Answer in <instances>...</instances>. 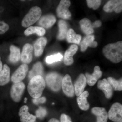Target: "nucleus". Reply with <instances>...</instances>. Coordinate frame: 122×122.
Here are the masks:
<instances>
[{
	"label": "nucleus",
	"mask_w": 122,
	"mask_h": 122,
	"mask_svg": "<svg viewBox=\"0 0 122 122\" xmlns=\"http://www.w3.org/2000/svg\"><path fill=\"white\" fill-rule=\"evenodd\" d=\"M32 100L34 104L38 105L40 103H43L45 102L46 99L45 97H42L37 98H33Z\"/></svg>",
	"instance_id": "nucleus-34"
},
{
	"label": "nucleus",
	"mask_w": 122,
	"mask_h": 122,
	"mask_svg": "<svg viewBox=\"0 0 122 122\" xmlns=\"http://www.w3.org/2000/svg\"><path fill=\"white\" fill-rule=\"evenodd\" d=\"M86 1L88 7L92 8L94 10L98 8L101 3V1L100 0H87Z\"/></svg>",
	"instance_id": "nucleus-31"
},
{
	"label": "nucleus",
	"mask_w": 122,
	"mask_h": 122,
	"mask_svg": "<svg viewBox=\"0 0 122 122\" xmlns=\"http://www.w3.org/2000/svg\"><path fill=\"white\" fill-rule=\"evenodd\" d=\"M27 99H28V98H25V99H24V102L26 103Z\"/></svg>",
	"instance_id": "nucleus-39"
},
{
	"label": "nucleus",
	"mask_w": 122,
	"mask_h": 122,
	"mask_svg": "<svg viewBox=\"0 0 122 122\" xmlns=\"http://www.w3.org/2000/svg\"><path fill=\"white\" fill-rule=\"evenodd\" d=\"M2 68H3V66H2V63L1 60V57H0V72L2 70Z\"/></svg>",
	"instance_id": "nucleus-38"
},
{
	"label": "nucleus",
	"mask_w": 122,
	"mask_h": 122,
	"mask_svg": "<svg viewBox=\"0 0 122 122\" xmlns=\"http://www.w3.org/2000/svg\"><path fill=\"white\" fill-rule=\"evenodd\" d=\"M9 26L7 23L0 20V34H2L6 32L8 30Z\"/></svg>",
	"instance_id": "nucleus-33"
},
{
	"label": "nucleus",
	"mask_w": 122,
	"mask_h": 122,
	"mask_svg": "<svg viewBox=\"0 0 122 122\" xmlns=\"http://www.w3.org/2000/svg\"><path fill=\"white\" fill-rule=\"evenodd\" d=\"M41 14V10L39 7H32L22 20V26L25 28L30 27L39 20Z\"/></svg>",
	"instance_id": "nucleus-3"
},
{
	"label": "nucleus",
	"mask_w": 122,
	"mask_h": 122,
	"mask_svg": "<svg viewBox=\"0 0 122 122\" xmlns=\"http://www.w3.org/2000/svg\"><path fill=\"white\" fill-rule=\"evenodd\" d=\"M94 36L93 35H88L84 38L81 44V50L84 52L88 46L91 48H96L98 46L97 42L94 41Z\"/></svg>",
	"instance_id": "nucleus-19"
},
{
	"label": "nucleus",
	"mask_w": 122,
	"mask_h": 122,
	"mask_svg": "<svg viewBox=\"0 0 122 122\" xmlns=\"http://www.w3.org/2000/svg\"><path fill=\"white\" fill-rule=\"evenodd\" d=\"M10 54L9 57V61L12 63H16L21 57L20 51L19 48L15 46L11 45L10 47Z\"/></svg>",
	"instance_id": "nucleus-24"
},
{
	"label": "nucleus",
	"mask_w": 122,
	"mask_h": 122,
	"mask_svg": "<svg viewBox=\"0 0 122 122\" xmlns=\"http://www.w3.org/2000/svg\"><path fill=\"white\" fill-rule=\"evenodd\" d=\"M92 113L96 116L97 122H107L108 115L106 109L103 107H94L92 109Z\"/></svg>",
	"instance_id": "nucleus-17"
},
{
	"label": "nucleus",
	"mask_w": 122,
	"mask_h": 122,
	"mask_svg": "<svg viewBox=\"0 0 122 122\" xmlns=\"http://www.w3.org/2000/svg\"><path fill=\"white\" fill-rule=\"evenodd\" d=\"M102 75V72L100 71V67L98 66H96L95 67L94 72L92 74H90L87 73L85 74V76L88 85L92 86L96 83Z\"/></svg>",
	"instance_id": "nucleus-14"
},
{
	"label": "nucleus",
	"mask_w": 122,
	"mask_h": 122,
	"mask_svg": "<svg viewBox=\"0 0 122 122\" xmlns=\"http://www.w3.org/2000/svg\"><path fill=\"white\" fill-rule=\"evenodd\" d=\"M45 30L44 28L39 26H30L24 32L25 35L26 36L36 33L40 36L45 35Z\"/></svg>",
	"instance_id": "nucleus-27"
},
{
	"label": "nucleus",
	"mask_w": 122,
	"mask_h": 122,
	"mask_svg": "<svg viewBox=\"0 0 122 122\" xmlns=\"http://www.w3.org/2000/svg\"><path fill=\"white\" fill-rule=\"evenodd\" d=\"M103 52L106 57L114 63L120 62L122 60V42H117L105 46Z\"/></svg>",
	"instance_id": "nucleus-1"
},
{
	"label": "nucleus",
	"mask_w": 122,
	"mask_h": 122,
	"mask_svg": "<svg viewBox=\"0 0 122 122\" xmlns=\"http://www.w3.org/2000/svg\"><path fill=\"white\" fill-rule=\"evenodd\" d=\"M63 57L62 55L59 53L53 55L48 56L46 58V61L48 64H51L61 61Z\"/></svg>",
	"instance_id": "nucleus-30"
},
{
	"label": "nucleus",
	"mask_w": 122,
	"mask_h": 122,
	"mask_svg": "<svg viewBox=\"0 0 122 122\" xmlns=\"http://www.w3.org/2000/svg\"><path fill=\"white\" fill-rule=\"evenodd\" d=\"M33 46L30 44H26L24 45L21 55V59L25 64L30 63L33 59Z\"/></svg>",
	"instance_id": "nucleus-11"
},
{
	"label": "nucleus",
	"mask_w": 122,
	"mask_h": 122,
	"mask_svg": "<svg viewBox=\"0 0 122 122\" xmlns=\"http://www.w3.org/2000/svg\"><path fill=\"white\" fill-rule=\"evenodd\" d=\"M107 81L111 86L113 89L116 91H121L122 90V78L118 80H117L113 78L109 77L107 78Z\"/></svg>",
	"instance_id": "nucleus-29"
},
{
	"label": "nucleus",
	"mask_w": 122,
	"mask_h": 122,
	"mask_svg": "<svg viewBox=\"0 0 122 122\" xmlns=\"http://www.w3.org/2000/svg\"><path fill=\"white\" fill-rule=\"evenodd\" d=\"M10 68L6 64H5L1 71L0 72V86L8 84L10 80Z\"/></svg>",
	"instance_id": "nucleus-22"
},
{
	"label": "nucleus",
	"mask_w": 122,
	"mask_h": 122,
	"mask_svg": "<svg viewBox=\"0 0 122 122\" xmlns=\"http://www.w3.org/2000/svg\"><path fill=\"white\" fill-rule=\"evenodd\" d=\"M79 24L82 30L85 34L88 35H91L94 33L92 24L89 19L83 18L80 21Z\"/></svg>",
	"instance_id": "nucleus-23"
},
{
	"label": "nucleus",
	"mask_w": 122,
	"mask_h": 122,
	"mask_svg": "<svg viewBox=\"0 0 122 122\" xmlns=\"http://www.w3.org/2000/svg\"><path fill=\"white\" fill-rule=\"evenodd\" d=\"M101 25H102V23H101V21L99 20L96 21L92 24V26L93 28L100 27Z\"/></svg>",
	"instance_id": "nucleus-36"
},
{
	"label": "nucleus",
	"mask_w": 122,
	"mask_h": 122,
	"mask_svg": "<svg viewBox=\"0 0 122 122\" xmlns=\"http://www.w3.org/2000/svg\"><path fill=\"white\" fill-rule=\"evenodd\" d=\"M78 47L76 45H73L66 51L64 57V62L66 65H71L74 62L73 56L77 51Z\"/></svg>",
	"instance_id": "nucleus-16"
},
{
	"label": "nucleus",
	"mask_w": 122,
	"mask_h": 122,
	"mask_svg": "<svg viewBox=\"0 0 122 122\" xmlns=\"http://www.w3.org/2000/svg\"><path fill=\"white\" fill-rule=\"evenodd\" d=\"M60 119L61 122H72L69 116L65 114H63L61 115Z\"/></svg>",
	"instance_id": "nucleus-35"
},
{
	"label": "nucleus",
	"mask_w": 122,
	"mask_h": 122,
	"mask_svg": "<svg viewBox=\"0 0 122 122\" xmlns=\"http://www.w3.org/2000/svg\"><path fill=\"white\" fill-rule=\"evenodd\" d=\"M87 83L86 78L84 74H81L74 83L75 93L77 96H79L84 92Z\"/></svg>",
	"instance_id": "nucleus-13"
},
{
	"label": "nucleus",
	"mask_w": 122,
	"mask_h": 122,
	"mask_svg": "<svg viewBox=\"0 0 122 122\" xmlns=\"http://www.w3.org/2000/svg\"><path fill=\"white\" fill-rule=\"evenodd\" d=\"M97 86L99 89L102 91L107 98L110 99L112 97L113 94V88L106 79L99 81Z\"/></svg>",
	"instance_id": "nucleus-15"
},
{
	"label": "nucleus",
	"mask_w": 122,
	"mask_h": 122,
	"mask_svg": "<svg viewBox=\"0 0 122 122\" xmlns=\"http://www.w3.org/2000/svg\"><path fill=\"white\" fill-rule=\"evenodd\" d=\"M28 66L26 64H22L13 73L11 78L14 83H19L25 78L28 71Z\"/></svg>",
	"instance_id": "nucleus-8"
},
{
	"label": "nucleus",
	"mask_w": 122,
	"mask_h": 122,
	"mask_svg": "<svg viewBox=\"0 0 122 122\" xmlns=\"http://www.w3.org/2000/svg\"><path fill=\"white\" fill-rule=\"evenodd\" d=\"M103 10L107 12H115L116 13H119L122 11V1L121 0L109 1L104 5Z\"/></svg>",
	"instance_id": "nucleus-10"
},
{
	"label": "nucleus",
	"mask_w": 122,
	"mask_h": 122,
	"mask_svg": "<svg viewBox=\"0 0 122 122\" xmlns=\"http://www.w3.org/2000/svg\"><path fill=\"white\" fill-rule=\"evenodd\" d=\"M25 88V86L22 82L14 83L11 87L10 95L12 99L16 102H19L21 97Z\"/></svg>",
	"instance_id": "nucleus-7"
},
{
	"label": "nucleus",
	"mask_w": 122,
	"mask_h": 122,
	"mask_svg": "<svg viewBox=\"0 0 122 122\" xmlns=\"http://www.w3.org/2000/svg\"><path fill=\"white\" fill-rule=\"evenodd\" d=\"M43 67L41 62L35 63L33 66L32 69L29 73L28 77L30 80L34 77L37 75H41L43 74Z\"/></svg>",
	"instance_id": "nucleus-26"
},
{
	"label": "nucleus",
	"mask_w": 122,
	"mask_h": 122,
	"mask_svg": "<svg viewBox=\"0 0 122 122\" xmlns=\"http://www.w3.org/2000/svg\"><path fill=\"white\" fill-rule=\"evenodd\" d=\"M28 106L24 105L20 109L18 115L21 122H34L36 119L35 115L30 113Z\"/></svg>",
	"instance_id": "nucleus-12"
},
{
	"label": "nucleus",
	"mask_w": 122,
	"mask_h": 122,
	"mask_svg": "<svg viewBox=\"0 0 122 122\" xmlns=\"http://www.w3.org/2000/svg\"><path fill=\"white\" fill-rule=\"evenodd\" d=\"M89 95L87 91H84L81 94L77 99L78 104L79 108L84 111H87L89 109L90 105L87 100V98Z\"/></svg>",
	"instance_id": "nucleus-21"
},
{
	"label": "nucleus",
	"mask_w": 122,
	"mask_h": 122,
	"mask_svg": "<svg viewBox=\"0 0 122 122\" xmlns=\"http://www.w3.org/2000/svg\"><path fill=\"white\" fill-rule=\"evenodd\" d=\"M59 28V34L58 39L62 40L65 38L68 32V25L67 23L63 20H60L58 22Z\"/></svg>",
	"instance_id": "nucleus-28"
},
{
	"label": "nucleus",
	"mask_w": 122,
	"mask_h": 122,
	"mask_svg": "<svg viewBox=\"0 0 122 122\" xmlns=\"http://www.w3.org/2000/svg\"><path fill=\"white\" fill-rule=\"evenodd\" d=\"M48 122H60L59 120L55 118H52L49 120Z\"/></svg>",
	"instance_id": "nucleus-37"
},
{
	"label": "nucleus",
	"mask_w": 122,
	"mask_h": 122,
	"mask_svg": "<svg viewBox=\"0 0 122 122\" xmlns=\"http://www.w3.org/2000/svg\"><path fill=\"white\" fill-rule=\"evenodd\" d=\"M47 42L46 38L44 37L40 38L36 41L34 45L35 56H40L42 54Z\"/></svg>",
	"instance_id": "nucleus-18"
},
{
	"label": "nucleus",
	"mask_w": 122,
	"mask_h": 122,
	"mask_svg": "<svg viewBox=\"0 0 122 122\" xmlns=\"http://www.w3.org/2000/svg\"><path fill=\"white\" fill-rule=\"evenodd\" d=\"M62 88L64 94L68 97H72L74 95V86L69 75H66L62 79Z\"/></svg>",
	"instance_id": "nucleus-9"
},
{
	"label": "nucleus",
	"mask_w": 122,
	"mask_h": 122,
	"mask_svg": "<svg viewBox=\"0 0 122 122\" xmlns=\"http://www.w3.org/2000/svg\"><path fill=\"white\" fill-rule=\"evenodd\" d=\"M46 82L43 77L37 75L30 79L28 86L29 94L33 98L40 97L46 87Z\"/></svg>",
	"instance_id": "nucleus-2"
},
{
	"label": "nucleus",
	"mask_w": 122,
	"mask_h": 122,
	"mask_svg": "<svg viewBox=\"0 0 122 122\" xmlns=\"http://www.w3.org/2000/svg\"><path fill=\"white\" fill-rule=\"evenodd\" d=\"M110 120L115 122H122V106L116 102L112 106L108 114Z\"/></svg>",
	"instance_id": "nucleus-5"
},
{
	"label": "nucleus",
	"mask_w": 122,
	"mask_h": 122,
	"mask_svg": "<svg viewBox=\"0 0 122 122\" xmlns=\"http://www.w3.org/2000/svg\"><path fill=\"white\" fill-rule=\"evenodd\" d=\"M66 39L68 42L79 44L80 43L81 37L79 34H77L72 29L68 30L66 34Z\"/></svg>",
	"instance_id": "nucleus-25"
},
{
	"label": "nucleus",
	"mask_w": 122,
	"mask_h": 122,
	"mask_svg": "<svg viewBox=\"0 0 122 122\" xmlns=\"http://www.w3.org/2000/svg\"><path fill=\"white\" fill-rule=\"evenodd\" d=\"M47 111L46 109L40 107L36 112V117L40 119H42L46 115Z\"/></svg>",
	"instance_id": "nucleus-32"
},
{
	"label": "nucleus",
	"mask_w": 122,
	"mask_h": 122,
	"mask_svg": "<svg viewBox=\"0 0 122 122\" xmlns=\"http://www.w3.org/2000/svg\"><path fill=\"white\" fill-rule=\"evenodd\" d=\"M56 21V18L54 16L48 15L41 18L38 23L42 28L48 29L52 26Z\"/></svg>",
	"instance_id": "nucleus-20"
},
{
	"label": "nucleus",
	"mask_w": 122,
	"mask_h": 122,
	"mask_svg": "<svg viewBox=\"0 0 122 122\" xmlns=\"http://www.w3.org/2000/svg\"><path fill=\"white\" fill-rule=\"evenodd\" d=\"M71 2L68 0L61 1L57 9V13L58 17L63 19H68L71 16V14L69 11Z\"/></svg>",
	"instance_id": "nucleus-6"
},
{
	"label": "nucleus",
	"mask_w": 122,
	"mask_h": 122,
	"mask_svg": "<svg viewBox=\"0 0 122 122\" xmlns=\"http://www.w3.org/2000/svg\"><path fill=\"white\" fill-rule=\"evenodd\" d=\"M62 77L56 73H51L48 74L45 78L46 84L48 87L55 92L59 91L62 86Z\"/></svg>",
	"instance_id": "nucleus-4"
}]
</instances>
